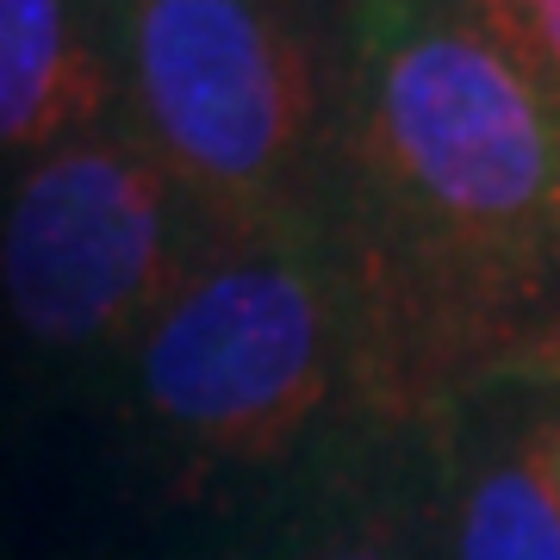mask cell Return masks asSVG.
I'll return each instance as SVG.
<instances>
[{"mask_svg": "<svg viewBox=\"0 0 560 560\" xmlns=\"http://www.w3.org/2000/svg\"><path fill=\"white\" fill-rule=\"evenodd\" d=\"M529 381H536V386H560V318H555V330H548V342H541Z\"/></svg>", "mask_w": 560, "mask_h": 560, "instance_id": "cell-9", "label": "cell"}, {"mask_svg": "<svg viewBox=\"0 0 560 560\" xmlns=\"http://www.w3.org/2000/svg\"><path fill=\"white\" fill-rule=\"evenodd\" d=\"M138 399L180 455L275 467L349 393V318L330 237L206 243L131 349Z\"/></svg>", "mask_w": 560, "mask_h": 560, "instance_id": "cell-3", "label": "cell"}, {"mask_svg": "<svg viewBox=\"0 0 560 560\" xmlns=\"http://www.w3.org/2000/svg\"><path fill=\"white\" fill-rule=\"evenodd\" d=\"M560 119V0H448Z\"/></svg>", "mask_w": 560, "mask_h": 560, "instance_id": "cell-7", "label": "cell"}, {"mask_svg": "<svg viewBox=\"0 0 560 560\" xmlns=\"http://www.w3.org/2000/svg\"><path fill=\"white\" fill-rule=\"evenodd\" d=\"M455 560H560V405L517 418L467 474Z\"/></svg>", "mask_w": 560, "mask_h": 560, "instance_id": "cell-6", "label": "cell"}, {"mask_svg": "<svg viewBox=\"0 0 560 560\" xmlns=\"http://www.w3.org/2000/svg\"><path fill=\"white\" fill-rule=\"evenodd\" d=\"M206 224L125 119L25 162L0 206V305L50 355L138 349Z\"/></svg>", "mask_w": 560, "mask_h": 560, "instance_id": "cell-4", "label": "cell"}, {"mask_svg": "<svg viewBox=\"0 0 560 560\" xmlns=\"http://www.w3.org/2000/svg\"><path fill=\"white\" fill-rule=\"evenodd\" d=\"M119 119L212 243L324 237L342 0H101Z\"/></svg>", "mask_w": 560, "mask_h": 560, "instance_id": "cell-2", "label": "cell"}, {"mask_svg": "<svg viewBox=\"0 0 560 560\" xmlns=\"http://www.w3.org/2000/svg\"><path fill=\"white\" fill-rule=\"evenodd\" d=\"M305 560H418L405 523L386 511V504L361 499V504H342L312 529L305 541Z\"/></svg>", "mask_w": 560, "mask_h": 560, "instance_id": "cell-8", "label": "cell"}, {"mask_svg": "<svg viewBox=\"0 0 560 560\" xmlns=\"http://www.w3.org/2000/svg\"><path fill=\"white\" fill-rule=\"evenodd\" d=\"M324 237L374 423L529 381L560 318V119L448 0H342Z\"/></svg>", "mask_w": 560, "mask_h": 560, "instance_id": "cell-1", "label": "cell"}, {"mask_svg": "<svg viewBox=\"0 0 560 560\" xmlns=\"http://www.w3.org/2000/svg\"><path fill=\"white\" fill-rule=\"evenodd\" d=\"M119 119L101 0H0V162H38Z\"/></svg>", "mask_w": 560, "mask_h": 560, "instance_id": "cell-5", "label": "cell"}]
</instances>
